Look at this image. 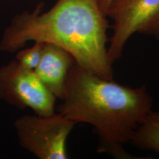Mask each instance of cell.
Segmentation results:
<instances>
[{"mask_svg": "<svg viewBox=\"0 0 159 159\" xmlns=\"http://www.w3.org/2000/svg\"><path fill=\"white\" fill-rule=\"evenodd\" d=\"M108 17L97 0H57L49 11L42 6L12 19L0 41V52H14L29 41L65 49L78 65L98 76L114 78L108 55Z\"/></svg>", "mask_w": 159, "mask_h": 159, "instance_id": "obj_1", "label": "cell"}, {"mask_svg": "<svg viewBox=\"0 0 159 159\" xmlns=\"http://www.w3.org/2000/svg\"><path fill=\"white\" fill-rule=\"evenodd\" d=\"M57 111L70 120L86 123L98 134V151L126 158L122 145L152 111V98L142 85L130 88L83 69L77 62L66 81Z\"/></svg>", "mask_w": 159, "mask_h": 159, "instance_id": "obj_2", "label": "cell"}, {"mask_svg": "<svg viewBox=\"0 0 159 159\" xmlns=\"http://www.w3.org/2000/svg\"><path fill=\"white\" fill-rule=\"evenodd\" d=\"M106 16L113 21L108 46L111 64L122 57L125 45L135 33L159 40V0H113Z\"/></svg>", "mask_w": 159, "mask_h": 159, "instance_id": "obj_3", "label": "cell"}, {"mask_svg": "<svg viewBox=\"0 0 159 159\" xmlns=\"http://www.w3.org/2000/svg\"><path fill=\"white\" fill-rule=\"evenodd\" d=\"M77 124L57 112L50 116L24 115L14 122L20 146L39 159L69 158L66 143Z\"/></svg>", "mask_w": 159, "mask_h": 159, "instance_id": "obj_4", "label": "cell"}, {"mask_svg": "<svg viewBox=\"0 0 159 159\" xmlns=\"http://www.w3.org/2000/svg\"><path fill=\"white\" fill-rule=\"evenodd\" d=\"M0 99L19 109L30 108L39 116L55 113L56 97L34 70L25 68L16 60L0 67Z\"/></svg>", "mask_w": 159, "mask_h": 159, "instance_id": "obj_5", "label": "cell"}, {"mask_svg": "<svg viewBox=\"0 0 159 159\" xmlns=\"http://www.w3.org/2000/svg\"><path fill=\"white\" fill-rule=\"evenodd\" d=\"M75 63L73 55L65 49L43 43L41 59L34 71L46 88L56 98L62 99L67 76Z\"/></svg>", "mask_w": 159, "mask_h": 159, "instance_id": "obj_6", "label": "cell"}, {"mask_svg": "<svg viewBox=\"0 0 159 159\" xmlns=\"http://www.w3.org/2000/svg\"><path fill=\"white\" fill-rule=\"evenodd\" d=\"M129 142L142 150L159 152V112L151 111L134 130Z\"/></svg>", "mask_w": 159, "mask_h": 159, "instance_id": "obj_7", "label": "cell"}, {"mask_svg": "<svg viewBox=\"0 0 159 159\" xmlns=\"http://www.w3.org/2000/svg\"><path fill=\"white\" fill-rule=\"evenodd\" d=\"M42 47L43 43L34 42L31 47L18 52L16 60L25 68L35 70L41 59Z\"/></svg>", "mask_w": 159, "mask_h": 159, "instance_id": "obj_8", "label": "cell"}, {"mask_svg": "<svg viewBox=\"0 0 159 159\" xmlns=\"http://www.w3.org/2000/svg\"><path fill=\"white\" fill-rule=\"evenodd\" d=\"M97 1H98L99 5L100 6L102 11L104 12L105 15H106V12L108 11L109 6H110L111 2H112L113 0H97Z\"/></svg>", "mask_w": 159, "mask_h": 159, "instance_id": "obj_9", "label": "cell"}]
</instances>
